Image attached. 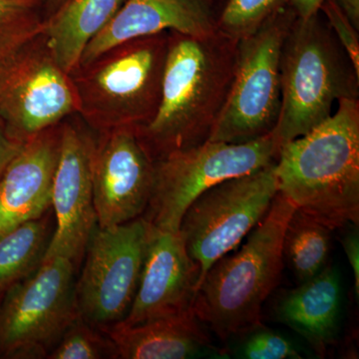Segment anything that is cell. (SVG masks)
<instances>
[{"label": "cell", "mask_w": 359, "mask_h": 359, "mask_svg": "<svg viewBox=\"0 0 359 359\" xmlns=\"http://www.w3.org/2000/svg\"><path fill=\"white\" fill-rule=\"evenodd\" d=\"M238 40L217 30L196 37L170 32L157 112L136 128L153 160L209 140L230 92Z\"/></svg>", "instance_id": "6da1fadb"}, {"label": "cell", "mask_w": 359, "mask_h": 359, "mask_svg": "<svg viewBox=\"0 0 359 359\" xmlns=\"http://www.w3.org/2000/svg\"><path fill=\"white\" fill-rule=\"evenodd\" d=\"M278 193L332 231L359 223V99L285 144L275 163Z\"/></svg>", "instance_id": "7a4b0ae2"}, {"label": "cell", "mask_w": 359, "mask_h": 359, "mask_svg": "<svg viewBox=\"0 0 359 359\" xmlns=\"http://www.w3.org/2000/svg\"><path fill=\"white\" fill-rule=\"evenodd\" d=\"M294 210L276 194L241 250L222 257L203 278L192 309L222 341L261 327L264 302L282 278L283 237Z\"/></svg>", "instance_id": "3957f363"}, {"label": "cell", "mask_w": 359, "mask_h": 359, "mask_svg": "<svg viewBox=\"0 0 359 359\" xmlns=\"http://www.w3.org/2000/svg\"><path fill=\"white\" fill-rule=\"evenodd\" d=\"M320 11L295 16L280 56L282 103L273 136L278 150L332 114L342 99H358L359 76Z\"/></svg>", "instance_id": "277c9868"}, {"label": "cell", "mask_w": 359, "mask_h": 359, "mask_svg": "<svg viewBox=\"0 0 359 359\" xmlns=\"http://www.w3.org/2000/svg\"><path fill=\"white\" fill-rule=\"evenodd\" d=\"M170 32L128 40L70 73L77 114L92 131L140 128L161 100Z\"/></svg>", "instance_id": "5b68a950"}, {"label": "cell", "mask_w": 359, "mask_h": 359, "mask_svg": "<svg viewBox=\"0 0 359 359\" xmlns=\"http://www.w3.org/2000/svg\"><path fill=\"white\" fill-rule=\"evenodd\" d=\"M295 16L287 4L238 40L230 92L208 141L240 144L273 133L282 103L283 45Z\"/></svg>", "instance_id": "8992f818"}, {"label": "cell", "mask_w": 359, "mask_h": 359, "mask_svg": "<svg viewBox=\"0 0 359 359\" xmlns=\"http://www.w3.org/2000/svg\"><path fill=\"white\" fill-rule=\"evenodd\" d=\"M278 147L273 134L245 143L207 141L154 162L152 195L143 218L156 229L179 231L194 201L212 186L273 164Z\"/></svg>", "instance_id": "52a82bcc"}, {"label": "cell", "mask_w": 359, "mask_h": 359, "mask_svg": "<svg viewBox=\"0 0 359 359\" xmlns=\"http://www.w3.org/2000/svg\"><path fill=\"white\" fill-rule=\"evenodd\" d=\"M76 266L65 257L45 259L0 299V359L48 358L79 318Z\"/></svg>", "instance_id": "ba28073f"}, {"label": "cell", "mask_w": 359, "mask_h": 359, "mask_svg": "<svg viewBox=\"0 0 359 359\" xmlns=\"http://www.w3.org/2000/svg\"><path fill=\"white\" fill-rule=\"evenodd\" d=\"M275 163L217 184L189 205L179 231L200 268L198 289L212 264L235 249L266 216L278 193Z\"/></svg>", "instance_id": "9c48e42d"}, {"label": "cell", "mask_w": 359, "mask_h": 359, "mask_svg": "<svg viewBox=\"0 0 359 359\" xmlns=\"http://www.w3.org/2000/svg\"><path fill=\"white\" fill-rule=\"evenodd\" d=\"M152 224L143 217L92 233L76 278L80 318L104 330L128 314L143 269Z\"/></svg>", "instance_id": "30bf717a"}, {"label": "cell", "mask_w": 359, "mask_h": 359, "mask_svg": "<svg viewBox=\"0 0 359 359\" xmlns=\"http://www.w3.org/2000/svg\"><path fill=\"white\" fill-rule=\"evenodd\" d=\"M77 110L70 75L41 32L0 63V122L14 140L27 141Z\"/></svg>", "instance_id": "8fae6325"}, {"label": "cell", "mask_w": 359, "mask_h": 359, "mask_svg": "<svg viewBox=\"0 0 359 359\" xmlns=\"http://www.w3.org/2000/svg\"><path fill=\"white\" fill-rule=\"evenodd\" d=\"M61 127L60 155L51 201L55 229L43 261L65 257L77 268L97 226L91 178L95 132L78 114L66 118Z\"/></svg>", "instance_id": "7c38bea8"}, {"label": "cell", "mask_w": 359, "mask_h": 359, "mask_svg": "<svg viewBox=\"0 0 359 359\" xmlns=\"http://www.w3.org/2000/svg\"><path fill=\"white\" fill-rule=\"evenodd\" d=\"M91 178L97 226L111 228L142 217L154 183V160L136 128L94 134Z\"/></svg>", "instance_id": "4fadbf2b"}, {"label": "cell", "mask_w": 359, "mask_h": 359, "mask_svg": "<svg viewBox=\"0 0 359 359\" xmlns=\"http://www.w3.org/2000/svg\"><path fill=\"white\" fill-rule=\"evenodd\" d=\"M200 268L187 252L180 231L152 226L138 289L124 325L174 316L192 309Z\"/></svg>", "instance_id": "5bb4252c"}, {"label": "cell", "mask_w": 359, "mask_h": 359, "mask_svg": "<svg viewBox=\"0 0 359 359\" xmlns=\"http://www.w3.org/2000/svg\"><path fill=\"white\" fill-rule=\"evenodd\" d=\"M61 124L25 141L0 179V231L39 219L50 209Z\"/></svg>", "instance_id": "9a60e30c"}, {"label": "cell", "mask_w": 359, "mask_h": 359, "mask_svg": "<svg viewBox=\"0 0 359 359\" xmlns=\"http://www.w3.org/2000/svg\"><path fill=\"white\" fill-rule=\"evenodd\" d=\"M217 30L218 18L208 0H126L109 25L85 47L78 66L139 37L167 32L201 37Z\"/></svg>", "instance_id": "2e32d148"}, {"label": "cell", "mask_w": 359, "mask_h": 359, "mask_svg": "<svg viewBox=\"0 0 359 359\" xmlns=\"http://www.w3.org/2000/svg\"><path fill=\"white\" fill-rule=\"evenodd\" d=\"M340 299L339 271L327 264L318 276L285 292L276 302L275 316L325 358L337 340Z\"/></svg>", "instance_id": "e0dca14e"}, {"label": "cell", "mask_w": 359, "mask_h": 359, "mask_svg": "<svg viewBox=\"0 0 359 359\" xmlns=\"http://www.w3.org/2000/svg\"><path fill=\"white\" fill-rule=\"evenodd\" d=\"M102 330L114 344L117 359L194 358L214 347L193 309L138 325L116 323Z\"/></svg>", "instance_id": "ac0fdd59"}, {"label": "cell", "mask_w": 359, "mask_h": 359, "mask_svg": "<svg viewBox=\"0 0 359 359\" xmlns=\"http://www.w3.org/2000/svg\"><path fill=\"white\" fill-rule=\"evenodd\" d=\"M126 0H65L47 15L45 42L58 65L70 74L85 47L109 25Z\"/></svg>", "instance_id": "d6986e66"}, {"label": "cell", "mask_w": 359, "mask_h": 359, "mask_svg": "<svg viewBox=\"0 0 359 359\" xmlns=\"http://www.w3.org/2000/svg\"><path fill=\"white\" fill-rule=\"evenodd\" d=\"M54 229L55 219L48 211L39 219L0 231V295L39 268Z\"/></svg>", "instance_id": "ffe728a7"}, {"label": "cell", "mask_w": 359, "mask_h": 359, "mask_svg": "<svg viewBox=\"0 0 359 359\" xmlns=\"http://www.w3.org/2000/svg\"><path fill=\"white\" fill-rule=\"evenodd\" d=\"M332 230L295 209L285 231L283 261L299 283L318 276L327 266Z\"/></svg>", "instance_id": "44dd1931"}, {"label": "cell", "mask_w": 359, "mask_h": 359, "mask_svg": "<svg viewBox=\"0 0 359 359\" xmlns=\"http://www.w3.org/2000/svg\"><path fill=\"white\" fill-rule=\"evenodd\" d=\"M45 0H0V52L13 53L42 32Z\"/></svg>", "instance_id": "7402d4cb"}, {"label": "cell", "mask_w": 359, "mask_h": 359, "mask_svg": "<svg viewBox=\"0 0 359 359\" xmlns=\"http://www.w3.org/2000/svg\"><path fill=\"white\" fill-rule=\"evenodd\" d=\"M47 358L117 359V351L104 330L79 316L66 330Z\"/></svg>", "instance_id": "603a6c76"}, {"label": "cell", "mask_w": 359, "mask_h": 359, "mask_svg": "<svg viewBox=\"0 0 359 359\" xmlns=\"http://www.w3.org/2000/svg\"><path fill=\"white\" fill-rule=\"evenodd\" d=\"M289 0H228L218 18L219 32L241 39L287 6Z\"/></svg>", "instance_id": "cb8c5ba5"}, {"label": "cell", "mask_w": 359, "mask_h": 359, "mask_svg": "<svg viewBox=\"0 0 359 359\" xmlns=\"http://www.w3.org/2000/svg\"><path fill=\"white\" fill-rule=\"evenodd\" d=\"M237 358L245 359H301L302 353L287 337L261 327L243 335Z\"/></svg>", "instance_id": "d4e9b609"}, {"label": "cell", "mask_w": 359, "mask_h": 359, "mask_svg": "<svg viewBox=\"0 0 359 359\" xmlns=\"http://www.w3.org/2000/svg\"><path fill=\"white\" fill-rule=\"evenodd\" d=\"M325 20L344 50L353 63L354 70L359 76V35L358 30L340 11L334 0H325L320 7Z\"/></svg>", "instance_id": "484cf974"}, {"label": "cell", "mask_w": 359, "mask_h": 359, "mask_svg": "<svg viewBox=\"0 0 359 359\" xmlns=\"http://www.w3.org/2000/svg\"><path fill=\"white\" fill-rule=\"evenodd\" d=\"M353 228L344 233L341 243L347 259L353 269L354 278V292L356 297H359V235L358 226L353 224Z\"/></svg>", "instance_id": "4316f807"}, {"label": "cell", "mask_w": 359, "mask_h": 359, "mask_svg": "<svg viewBox=\"0 0 359 359\" xmlns=\"http://www.w3.org/2000/svg\"><path fill=\"white\" fill-rule=\"evenodd\" d=\"M23 143L25 142L14 140L11 138L0 124V179L4 176L11 161L22 148Z\"/></svg>", "instance_id": "83f0119b"}, {"label": "cell", "mask_w": 359, "mask_h": 359, "mask_svg": "<svg viewBox=\"0 0 359 359\" xmlns=\"http://www.w3.org/2000/svg\"><path fill=\"white\" fill-rule=\"evenodd\" d=\"M325 0H289L290 8L299 18H308L320 11Z\"/></svg>", "instance_id": "f1b7e54d"}, {"label": "cell", "mask_w": 359, "mask_h": 359, "mask_svg": "<svg viewBox=\"0 0 359 359\" xmlns=\"http://www.w3.org/2000/svg\"><path fill=\"white\" fill-rule=\"evenodd\" d=\"M340 11L353 23L354 27L359 30V0H334Z\"/></svg>", "instance_id": "f546056e"}, {"label": "cell", "mask_w": 359, "mask_h": 359, "mask_svg": "<svg viewBox=\"0 0 359 359\" xmlns=\"http://www.w3.org/2000/svg\"><path fill=\"white\" fill-rule=\"evenodd\" d=\"M65 0H46L47 11L48 14L52 13L54 9L57 8Z\"/></svg>", "instance_id": "4dcf8cb0"}, {"label": "cell", "mask_w": 359, "mask_h": 359, "mask_svg": "<svg viewBox=\"0 0 359 359\" xmlns=\"http://www.w3.org/2000/svg\"><path fill=\"white\" fill-rule=\"evenodd\" d=\"M8 55L9 54L2 53V52H0V63H1L2 61H4Z\"/></svg>", "instance_id": "1f68e13d"}, {"label": "cell", "mask_w": 359, "mask_h": 359, "mask_svg": "<svg viewBox=\"0 0 359 359\" xmlns=\"http://www.w3.org/2000/svg\"><path fill=\"white\" fill-rule=\"evenodd\" d=\"M1 297H2V294H1V295H0V299H1Z\"/></svg>", "instance_id": "d6a6232c"}, {"label": "cell", "mask_w": 359, "mask_h": 359, "mask_svg": "<svg viewBox=\"0 0 359 359\" xmlns=\"http://www.w3.org/2000/svg\"><path fill=\"white\" fill-rule=\"evenodd\" d=\"M0 124H1V122H0Z\"/></svg>", "instance_id": "836d02e7"}, {"label": "cell", "mask_w": 359, "mask_h": 359, "mask_svg": "<svg viewBox=\"0 0 359 359\" xmlns=\"http://www.w3.org/2000/svg\"><path fill=\"white\" fill-rule=\"evenodd\" d=\"M45 2H46V0H45Z\"/></svg>", "instance_id": "e575fe53"}]
</instances>
